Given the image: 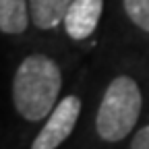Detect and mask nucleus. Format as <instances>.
<instances>
[{"label":"nucleus","mask_w":149,"mask_h":149,"mask_svg":"<svg viewBox=\"0 0 149 149\" xmlns=\"http://www.w3.org/2000/svg\"><path fill=\"white\" fill-rule=\"evenodd\" d=\"M62 89L60 68L46 54H29L13 77V104L27 122H40L50 116Z\"/></svg>","instance_id":"nucleus-1"},{"label":"nucleus","mask_w":149,"mask_h":149,"mask_svg":"<svg viewBox=\"0 0 149 149\" xmlns=\"http://www.w3.org/2000/svg\"><path fill=\"white\" fill-rule=\"evenodd\" d=\"M122 4L130 21L149 33V0H122Z\"/></svg>","instance_id":"nucleus-7"},{"label":"nucleus","mask_w":149,"mask_h":149,"mask_svg":"<svg viewBox=\"0 0 149 149\" xmlns=\"http://www.w3.org/2000/svg\"><path fill=\"white\" fill-rule=\"evenodd\" d=\"M72 0H29L31 21L37 29H54L64 21Z\"/></svg>","instance_id":"nucleus-5"},{"label":"nucleus","mask_w":149,"mask_h":149,"mask_svg":"<svg viewBox=\"0 0 149 149\" xmlns=\"http://www.w3.org/2000/svg\"><path fill=\"white\" fill-rule=\"evenodd\" d=\"M104 10V0H72L64 15V29L72 40H87L95 31Z\"/></svg>","instance_id":"nucleus-4"},{"label":"nucleus","mask_w":149,"mask_h":149,"mask_svg":"<svg viewBox=\"0 0 149 149\" xmlns=\"http://www.w3.org/2000/svg\"><path fill=\"white\" fill-rule=\"evenodd\" d=\"M141 108V87L133 77L120 74V77L112 79L102 95L95 114V130L100 139L108 143L124 141L139 122Z\"/></svg>","instance_id":"nucleus-2"},{"label":"nucleus","mask_w":149,"mask_h":149,"mask_svg":"<svg viewBox=\"0 0 149 149\" xmlns=\"http://www.w3.org/2000/svg\"><path fill=\"white\" fill-rule=\"evenodd\" d=\"M130 149H149V124L133 135V139H130Z\"/></svg>","instance_id":"nucleus-8"},{"label":"nucleus","mask_w":149,"mask_h":149,"mask_svg":"<svg viewBox=\"0 0 149 149\" xmlns=\"http://www.w3.org/2000/svg\"><path fill=\"white\" fill-rule=\"evenodd\" d=\"M81 114V100L77 95L62 97L46 118V124L35 135L31 149H58L77 126Z\"/></svg>","instance_id":"nucleus-3"},{"label":"nucleus","mask_w":149,"mask_h":149,"mask_svg":"<svg viewBox=\"0 0 149 149\" xmlns=\"http://www.w3.org/2000/svg\"><path fill=\"white\" fill-rule=\"evenodd\" d=\"M29 19V0H0V31L4 35L23 33Z\"/></svg>","instance_id":"nucleus-6"}]
</instances>
